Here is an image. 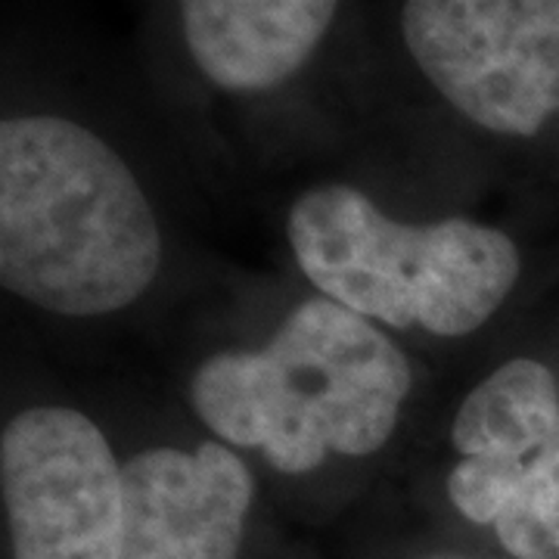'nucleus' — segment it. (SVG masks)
Segmentation results:
<instances>
[{
  "label": "nucleus",
  "mask_w": 559,
  "mask_h": 559,
  "mask_svg": "<svg viewBox=\"0 0 559 559\" xmlns=\"http://www.w3.org/2000/svg\"><path fill=\"white\" fill-rule=\"evenodd\" d=\"M255 481L224 441L124 463L121 559H240Z\"/></svg>",
  "instance_id": "nucleus-6"
},
{
  "label": "nucleus",
  "mask_w": 559,
  "mask_h": 559,
  "mask_svg": "<svg viewBox=\"0 0 559 559\" xmlns=\"http://www.w3.org/2000/svg\"><path fill=\"white\" fill-rule=\"evenodd\" d=\"M286 237L320 296L360 318L469 336L498 314L520 280L516 242L469 218L401 224L348 183H320L293 202Z\"/></svg>",
  "instance_id": "nucleus-3"
},
{
  "label": "nucleus",
  "mask_w": 559,
  "mask_h": 559,
  "mask_svg": "<svg viewBox=\"0 0 559 559\" xmlns=\"http://www.w3.org/2000/svg\"><path fill=\"white\" fill-rule=\"evenodd\" d=\"M187 50L221 91L289 81L326 38L340 0H178Z\"/></svg>",
  "instance_id": "nucleus-7"
},
{
  "label": "nucleus",
  "mask_w": 559,
  "mask_h": 559,
  "mask_svg": "<svg viewBox=\"0 0 559 559\" xmlns=\"http://www.w3.org/2000/svg\"><path fill=\"white\" fill-rule=\"evenodd\" d=\"M432 559H466V557H432Z\"/></svg>",
  "instance_id": "nucleus-10"
},
{
  "label": "nucleus",
  "mask_w": 559,
  "mask_h": 559,
  "mask_svg": "<svg viewBox=\"0 0 559 559\" xmlns=\"http://www.w3.org/2000/svg\"><path fill=\"white\" fill-rule=\"evenodd\" d=\"M414 373L401 348L340 301L305 299L264 348L218 352L190 380L197 417L286 476L389 444Z\"/></svg>",
  "instance_id": "nucleus-2"
},
{
  "label": "nucleus",
  "mask_w": 559,
  "mask_h": 559,
  "mask_svg": "<svg viewBox=\"0 0 559 559\" xmlns=\"http://www.w3.org/2000/svg\"><path fill=\"white\" fill-rule=\"evenodd\" d=\"M0 488L13 559H121L124 466L81 411L38 404L10 419Z\"/></svg>",
  "instance_id": "nucleus-5"
},
{
  "label": "nucleus",
  "mask_w": 559,
  "mask_h": 559,
  "mask_svg": "<svg viewBox=\"0 0 559 559\" xmlns=\"http://www.w3.org/2000/svg\"><path fill=\"white\" fill-rule=\"evenodd\" d=\"M559 426V382L535 358H513L460 401L451 441L460 457L532 454Z\"/></svg>",
  "instance_id": "nucleus-8"
},
{
  "label": "nucleus",
  "mask_w": 559,
  "mask_h": 559,
  "mask_svg": "<svg viewBox=\"0 0 559 559\" xmlns=\"http://www.w3.org/2000/svg\"><path fill=\"white\" fill-rule=\"evenodd\" d=\"M411 60L460 116L532 138L559 116V0H404Z\"/></svg>",
  "instance_id": "nucleus-4"
},
{
  "label": "nucleus",
  "mask_w": 559,
  "mask_h": 559,
  "mask_svg": "<svg viewBox=\"0 0 559 559\" xmlns=\"http://www.w3.org/2000/svg\"><path fill=\"white\" fill-rule=\"evenodd\" d=\"M491 528L510 557L559 559V426L528 460Z\"/></svg>",
  "instance_id": "nucleus-9"
},
{
  "label": "nucleus",
  "mask_w": 559,
  "mask_h": 559,
  "mask_svg": "<svg viewBox=\"0 0 559 559\" xmlns=\"http://www.w3.org/2000/svg\"><path fill=\"white\" fill-rule=\"evenodd\" d=\"M162 267L159 218L134 171L60 116L0 124V283L62 318L143 299Z\"/></svg>",
  "instance_id": "nucleus-1"
}]
</instances>
